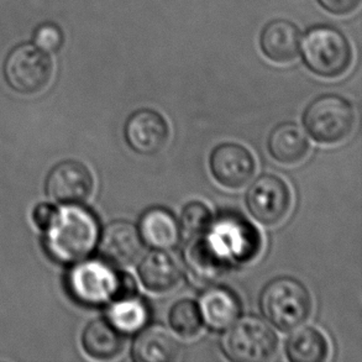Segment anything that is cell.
Wrapping results in <instances>:
<instances>
[{
    "mask_svg": "<svg viewBox=\"0 0 362 362\" xmlns=\"http://www.w3.org/2000/svg\"><path fill=\"white\" fill-rule=\"evenodd\" d=\"M97 218L86 208L69 204L57 211L52 226L46 230L45 247L52 259L72 264L83 259L98 241Z\"/></svg>",
    "mask_w": 362,
    "mask_h": 362,
    "instance_id": "obj_1",
    "label": "cell"
},
{
    "mask_svg": "<svg viewBox=\"0 0 362 362\" xmlns=\"http://www.w3.org/2000/svg\"><path fill=\"white\" fill-rule=\"evenodd\" d=\"M302 42L298 28L288 20H274L264 26L259 39L261 49L276 64H288L297 59Z\"/></svg>",
    "mask_w": 362,
    "mask_h": 362,
    "instance_id": "obj_14",
    "label": "cell"
},
{
    "mask_svg": "<svg viewBox=\"0 0 362 362\" xmlns=\"http://www.w3.org/2000/svg\"><path fill=\"white\" fill-rule=\"evenodd\" d=\"M94 188L88 167L78 161H64L54 166L46 181L49 198L62 204H79L87 201Z\"/></svg>",
    "mask_w": 362,
    "mask_h": 362,
    "instance_id": "obj_10",
    "label": "cell"
},
{
    "mask_svg": "<svg viewBox=\"0 0 362 362\" xmlns=\"http://www.w3.org/2000/svg\"><path fill=\"white\" fill-rule=\"evenodd\" d=\"M187 269L192 279L199 284H211L219 279L228 264L216 255L206 238L194 236L185 254Z\"/></svg>",
    "mask_w": 362,
    "mask_h": 362,
    "instance_id": "obj_20",
    "label": "cell"
},
{
    "mask_svg": "<svg viewBox=\"0 0 362 362\" xmlns=\"http://www.w3.org/2000/svg\"><path fill=\"white\" fill-rule=\"evenodd\" d=\"M211 224V213L209 208L201 202L188 203L181 216V230L194 238L201 235Z\"/></svg>",
    "mask_w": 362,
    "mask_h": 362,
    "instance_id": "obj_25",
    "label": "cell"
},
{
    "mask_svg": "<svg viewBox=\"0 0 362 362\" xmlns=\"http://www.w3.org/2000/svg\"><path fill=\"white\" fill-rule=\"evenodd\" d=\"M181 345L166 328L151 327L137 335L132 345V358L137 362L175 361Z\"/></svg>",
    "mask_w": 362,
    "mask_h": 362,
    "instance_id": "obj_18",
    "label": "cell"
},
{
    "mask_svg": "<svg viewBox=\"0 0 362 362\" xmlns=\"http://www.w3.org/2000/svg\"><path fill=\"white\" fill-rule=\"evenodd\" d=\"M86 353L98 360H108L118 356L124 349L122 332L108 319H95L86 327L82 335Z\"/></svg>",
    "mask_w": 362,
    "mask_h": 362,
    "instance_id": "obj_21",
    "label": "cell"
},
{
    "mask_svg": "<svg viewBox=\"0 0 362 362\" xmlns=\"http://www.w3.org/2000/svg\"><path fill=\"white\" fill-rule=\"evenodd\" d=\"M57 211H59L52 204L41 203L35 208L34 213H33V219H34L35 224L41 230H47L56 219Z\"/></svg>",
    "mask_w": 362,
    "mask_h": 362,
    "instance_id": "obj_27",
    "label": "cell"
},
{
    "mask_svg": "<svg viewBox=\"0 0 362 362\" xmlns=\"http://www.w3.org/2000/svg\"><path fill=\"white\" fill-rule=\"evenodd\" d=\"M137 272L144 287L155 293L170 292L182 279L181 266L163 250L148 252L141 259Z\"/></svg>",
    "mask_w": 362,
    "mask_h": 362,
    "instance_id": "obj_15",
    "label": "cell"
},
{
    "mask_svg": "<svg viewBox=\"0 0 362 362\" xmlns=\"http://www.w3.org/2000/svg\"><path fill=\"white\" fill-rule=\"evenodd\" d=\"M168 320L172 329L182 338H194L203 327L199 305L191 299H182L173 304Z\"/></svg>",
    "mask_w": 362,
    "mask_h": 362,
    "instance_id": "obj_24",
    "label": "cell"
},
{
    "mask_svg": "<svg viewBox=\"0 0 362 362\" xmlns=\"http://www.w3.org/2000/svg\"><path fill=\"white\" fill-rule=\"evenodd\" d=\"M6 82L15 92L35 94L44 90L54 74V64L47 52L36 45H20L5 61Z\"/></svg>",
    "mask_w": 362,
    "mask_h": 362,
    "instance_id": "obj_8",
    "label": "cell"
},
{
    "mask_svg": "<svg viewBox=\"0 0 362 362\" xmlns=\"http://www.w3.org/2000/svg\"><path fill=\"white\" fill-rule=\"evenodd\" d=\"M181 231L176 216L161 206L147 209L139 223L142 240L157 250L175 247L181 239Z\"/></svg>",
    "mask_w": 362,
    "mask_h": 362,
    "instance_id": "obj_16",
    "label": "cell"
},
{
    "mask_svg": "<svg viewBox=\"0 0 362 362\" xmlns=\"http://www.w3.org/2000/svg\"><path fill=\"white\" fill-rule=\"evenodd\" d=\"M264 318L282 332L299 328L312 312L308 289L293 277H279L267 284L259 297Z\"/></svg>",
    "mask_w": 362,
    "mask_h": 362,
    "instance_id": "obj_3",
    "label": "cell"
},
{
    "mask_svg": "<svg viewBox=\"0 0 362 362\" xmlns=\"http://www.w3.org/2000/svg\"><path fill=\"white\" fill-rule=\"evenodd\" d=\"M324 9L335 15L351 13L358 6L360 0H318Z\"/></svg>",
    "mask_w": 362,
    "mask_h": 362,
    "instance_id": "obj_28",
    "label": "cell"
},
{
    "mask_svg": "<svg viewBox=\"0 0 362 362\" xmlns=\"http://www.w3.org/2000/svg\"><path fill=\"white\" fill-rule=\"evenodd\" d=\"M211 171L221 186L238 189L254 177L256 163L251 152L239 144L226 142L216 146L211 155Z\"/></svg>",
    "mask_w": 362,
    "mask_h": 362,
    "instance_id": "obj_12",
    "label": "cell"
},
{
    "mask_svg": "<svg viewBox=\"0 0 362 362\" xmlns=\"http://www.w3.org/2000/svg\"><path fill=\"white\" fill-rule=\"evenodd\" d=\"M208 230L206 240L228 266L251 261L259 252V233L241 216H221Z\"/></svg>",
    "mask_w": 362,
    "mask_h": 362,
    "instance_id": "obj_7",
    "label": "cell"
},
{
    "mask_svg": "<svg viewBox=\"0 0 362 362\" xmlns=\"http://www.w3.org/2000/svg\"><path fill=\"white\" fill-rule=\"evenodd\" d=\"M203 323L216 330H224L235 323L241 314L240 300L233 291L226 287H211L202 296Z\"/></svg>",
    "mask_w": 362,
    "mask_h": 362,
    "instance_id": "obj_17",
    "label": "cell"
},
{
    "mask_svg": "<svg viewBox=\"0 0 362 362\" xmlns=\"http://www.w3.org/2000/svg\"><path fill=\"white\" fill-rule=\"evenodd\" d=\"M286 351L291 361L322 362L328 356L329 345L323 334L305 327L289 337Z\"/></svg>",
    "mask_w": 362,
    "mask_h": 362,
    "instance_id": "obj_23",
    "label": "cell"
},
{
    "mask_svg": "<svg viewBox=\"0 0 362 362\" xmlns=\"http://www.w3.org/2000/svg\"><path fill=\"white\" fill-rule=\"evenodd\" d=\"M267 147L276 161L296 165L307 156L309 142L302 127L294 122H282L269 134Z\"/></svg>",
    "mask_w": 362,
    "mask_h": 362,
    "instance_id": "obj_19",
    "label": "cell"
},
{
    "mask_svg": "<svg viewBox=\"0 0 362 362\" xmlns=\"http://www.w3.org/2000/svg\"><path fill=\"white\" fill-rule=\"evenodd\" d=\"M124 136L134 151L144 156H152L166 146L170 127L161 114L152 109H140L125 122Z\"/></svg>",
    "mask_w": 362,
    "mask_h": 362,
    "instance_id": "obj_11",
    "label": "cell"
},
{
    "mask_svg": "<svg viewBox=\"0 0 362 362\" xmlns=\"http://www.w3.org/2000/svg\"><path fill=\"white\" fill-rule=\"evenodd\" d=\"M292 196L287 183L276 175H262L250 186L246 206L251 216L264 226H277L288 214Z\"/></svg>",
    "mask_w": 362,
    "mask_h": 362,
    "instance_id": "obj_9",
    "label": "cell"
},
{
    "mask_svg": "<svg viewBox=\"0 0 362 362\" xmlns=\"http://www.w3.org/2000/svg\"><path fill=\"white\" fill-rule=\"evenodd\" d=\"M67 282L74 299L87 305H103L132 294L135 289L132 277L122 276L112 264L98 259L76 264L69 272Z\"/></svg>",
    "mask_w": 362,
    "mask_h": 362,
    "instance_id": "obj_2",
    "label": "cell"
},
{
    "mask_svg": "<svg viewBox=\"0 0 362 362\" xmlns=\"http://www.w3.org/2000/svg\"><path fill=\"white\" fill-rule=\"evenodd\" d=\"M229 328L221 340L226 358L238 362H262L274 358L279 339L264 320L246 317Z\"/></svg>",
    "mask_w": 362,
    "mask_h": 362,
    "instance_id": "obj_6",
    "label": "cell"
},
{
    "mask_svg": "<svg viewBox=\"0 0 362 362\" xmlns=\"http://www.w3.org/2000/svg\"><path fill=\"white\" fill-rule=\"evenodd\" d=\"M142 251V239L135 226L125 221L110 223L99 238V256L113 267L134 264Z\"/></svg>",
    "mask_w": 362,
    "mask_h": 362,
    "instance_id": "obj_13",
    "label": "cell"
},
{
    "mask_svg": "<svg viewBox=\"0 0 362 362\" xmlns=\"http://www.w3.org/2000/svg\"><path fill=\"white\" fill-rule=\"evenodd\" d=\"M300 46L307 67L320 77H339L351 64L353 51L348 39L333 26L319 25L312 28Z\"/></svg>",
    "mask_w": 362,
    "mask_h": 362,
    "instance_id": "obj_4",
    "label": "cell"
},
{
    "mask_svg": "<svg viewBox=\"0 0 362 362\" xmlns=\"http://www.w3.org/2000/svg\"><path fill=\"white\" fill-rule=\"evenodd\" d=\"M64 42V35L54 24L40 26L35 34V45L45 52H54Z\"/></svg>",
    "mask_w": 362,
    "mask_h": 362,
    "instance_id": "obj_26",
    "label": "cell"
},
{
    "mask_svg": "<svg viewBox=\"0 0 362 362\" xmlns=\"http://www.w3.org/2000/svg\"><path fill=\"white\" fill-rule=\"evenodd\" d=\"M355 109L348 99L338 94H324L305 109L304 127L315 141L335 145L346 140L355 127Z\"/></svg>",
    "mask_w": 362,
    "mask_h": 362,
    "instance_id": "obj_5",
    "label": "cell"
},
{
    "mask_svg": "<svg viewBox=\"0 0 362 362\" xmlns=\"http://www.w3.org/2000/svg\"><path fill=\"white\" fill-rule=\"evenodd\" d=\"M148 318V305L134 293L114 299V303L109 308V322L122 333H136L146 324Z\"/></svg>",
    "mask_w": 362,
    "mask_h": 362,
    "instance_id": "obj_22",
    "label": "cell"
}]
</instances>
